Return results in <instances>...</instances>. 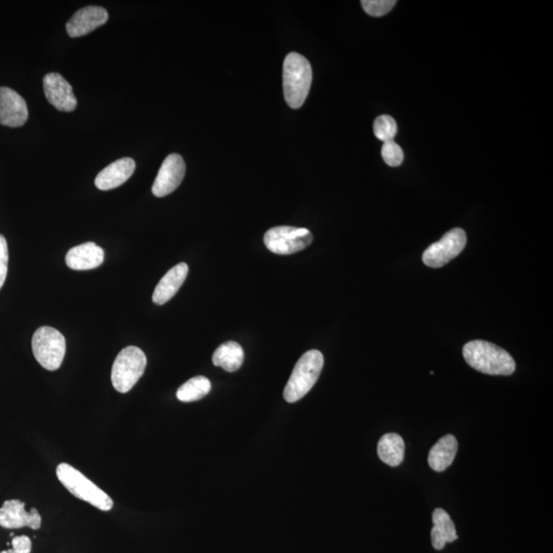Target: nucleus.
I'll return each instance as SVG.
<instances>
[{"instance_id":"obj_1","label":"nucleus","mask_w":553,"mask_h":553,"mask_svg":"<svg viewBox=\"0 0 553 553\" xmlns=\"http://www.w3.org/2000/svg\"><path fill=\"white\" fill-rule=\"evenodd\" d=\"M466 362L488 376H508L516 371V362L508 351L485 341L469 342L463 348Z\"/></svg>"},{"instance_id":"obj_2","label":"nucleus","mask_w":553,"mask_h":553,"mask_svg":"<svg viewBox=\"0 0 553 553\" xmlns=\"http://www.w3.org/2000/svg\"><path fill=\"white\" fill-rule=\"evenodd\" d=\"M312 79L310 62L300 54H288L283 64V91L290 108L302 107L308 98Z\"/></svg>"},{"instance_id":"obj_3","label":"nucleus","mask_w":553,"mask_h":553,"mask_svg":"<svg viewBox=\"0 0 553 553\" xmlns=\"http://www.w3.org/2000/svg\"><path fill=\"white\" fill-rule=\"evenodd\" d=\"M324 366L322 352L309 351L296 363L285 389V399L288 403H295L313 389L319 379Z\"/></svg>"},{"instance_id":"obj_4","label":"nucleus","mask_w":553,"mask_h":553,"mask_svg":"<svg viewBox=\"0 0 553 553\" xmlns=\"http://www.w3.org/2000/svg\"><path fill=\"white\" fill-rule=\"evenodd\" d=\"M57 476L62 485L78 499L103 511L112 509L111 497L70 465L61 463L57 467Z\"/></svg>"},{"instance_id":"obj_5","label":"nucleus","mask_w":553,"mask_h":553,"mask_svg":"<svg viewBox=\"0 0 553 553\" xmlns=\"http://www.w3.org/2000/svg\"><path fill=\"white\" fill-rule=\"evenodd\" d=\"M146 367L147 357L141 349H123L116 357L111 373L114 389L121 393L128 392L143 376Z\"/></svg>"},{"instance_id":"obj_6","label":"nucleus","mask_w":553,"mask_h":553,"mask_svg":"<svg viewBox=\"0 0 553 553\" xmlns=\"http://www.w3.org/2000/svg\"><path fill=\"white\" fill-rule=\"evenodd\" d=\"M32 351L37 361L45 369L58 370L66 354L65 337L53 327H40L33 334Z\"/></svg>"},{"instance_id":"obj_7","label":"nucleus","mask_w":553,"mask_h":553,"mask_svg":"<svg viewBox=\"0 0 553 553\" xmlns=\"http://www.w3.org/2000/svg\"><path fill=\"white\" fill-rule=\"evenodd\" d=\"M313 234L304 227L280 226L269 229L264 242L269 252L289 255L303 251L313 242Z\"/></svg>"},{"instance_id":"obj_8","label":"nucleus","mask_w":553,"mask_h":553,"mask_svg":"<svg viewBox=\"0 0 553 553\" xmlns=\"http://www.w3.org/2000/svg\"><path fill=\"white\" fill-rule=\"evenodd\" d=\"M467 238L465 230L460 227L447 232L438 242H434L423 255L425 265L438 268L444 267L462 252Z\"/></svg>"},{"instance_id":"obj_9","label":"nucleus","mask_w":553,"mask_h":553,"mask_svg":"<svg viewBox=\"0 0 553 553\" xmlns=\"http://www.w3.org/2000/svg\"><path fill=\"white\" fill-rule=\"evenodd\" d=\"M186 175L184 159L178 154H170L166 157L158 171L152 192L156 197L161 198L169 195L182 184Z\"/></svg>"},{"instance_id":"obj_10","label":"nucleus","mask_w":553,"mask_h":553,"mask_svg":"<svg viewBox=\"0 0 553 553\" xmlns=\"http://www.w3.org/2000/svg\"><path fill=\"white\" fill-rule=\"evenodd\" d=\"M0 527L4 529L28 527L38 530L41 527V516L37 508H32L28 513L22 501L8 500L4 503L3 508H0Z\"/></svg>"},{"instance_id":"obj_11","label":"nucleus","mask_w":553,"mask_h":553,"mask_svg":"<svg viewBox=\"0 0 553 553\" xmlns=\"http://www.w3.org/2000/svg\"><path fill=\"white\" fill-rule=\"evenodd\" d=\"M44 89L46 99L54 108L63 112H72L78 107L73 88L63 76L50 73L45 76Z\"/></svg>"},{"instance_id":"obj_12","label":"nucleus","mask_w":553,"mask_h":553,"mask_svg":"<svg viewBox=\"0 0 553 553\" xmlns=\"http://www.w3.org/2000/svg\"><path fill=\"white\" fill-rule=\"evenodd\" d=\"M28 107L25 100L9 87H0V124L10 128L24 126L28 120Z\"/></svg>"},{"instance_id":"obj_13","label":"nucleus","mask_w":553,"mask_h":553,"mask_svg":"<svg viewBox=\"0 0 553 553\" xmlns=\"http://www.w3.org/2000/svg\"><path fill=\"white\" fill-rule=\"evenodd\" d=\"M108 12L101 6H87L76 12L66 25L67 33L70 37H81L93 32L96 28L107 23Z\"/></svg>"},{"instance_id":"obj_14","label":"nucleus","mask_w":553,"mask_h":553,"mask_svg":"<svg viewBox=\"0 0 553 553\" xmlns=\"http://www.w3.org/2000/svg\"><path fill=\"white\" fill-rule=\"evenodd\" d=\"M136 170V162L131 158H121L103 169L95 177L96 188L102 191L119 188L128 182Z\"/></svg>"},{"instance_id":"obj_15","label":"nucleus","mask_w":553,"mask_h":553,"mask_svg":"<svg viewBox=\"0 0 553 553\" xmlns=\"http://www.w3.org/2000/svg\"><path fill=\"white\" fill-rule=\"evenodd\" d=\"M103 258L105 253L103 249L93 242H88L71 248L66 255V264L75 271H87L100 267Z\"/></svg>"},{"instance_id":"obj_16","label":"nucleus","mask_w":553,"mask_h":553,"mask_svg":"<svg viewBox=\"0 0 553 553\" xmlns=\"http://www.w3.org/2000/svg\"><path fill=\"white\" fill-rule=\"evenodd\" d=\"M188 273L189 267L185 262H181V264L170 268L161 282L158 283L154 290V303L158 304V306H162V304L169 301L184 285Z\"/></svg>"},{"instance_id":"obj_17","label":"nucleus","mask_w":553,"mask_h":553,"mask_svg":"<svg viewBox=\"0 0 553 553\" xmlns=\"http://www.w3.org/2000/svg\"><path fill=\"white\" fill-rule=\"evenodd\" d=\"M458 451V442L454 435L447 434L439 440L428 454V465L434 472H444L451 466Z\"/></svg>"},{"instance_id":"obj_18","label":"nucleus","mask_w":553,"mask_h":553,"mask_svg":"<svg viewBox=\"0 0 553 553\" xmlns=\"http://www.w3.org/2000/svg\"><path fill=\"white\" fill-rule=\"evenodd\" d=\"M433 527L432 530V544L434 549L442 550L447 543L458 541L456 528L450 516L442 508L434 509L433 514Z\"/></svg>"},{"instance_id":"obj_19","label":"nucleus","mask_w":553,"mask_h":553,"mask_svg":"<svg viewBox=\"0 0 553 553\" xmlns=\"http://www.w3.org/2000/svg\"><path fill=\"white\" fill-rule=\"evenodd\" d=\"M377 453L385 465L397 467L404 460V440L398 433H385L378 442Z\"/></svg>"},{"instance_id":"obj_20","label":"nucleus","mask_w":553,"mask_h":553,"mask_svg":"<svg viewBox=\"0 0 553 553\" xmlns=\"http://www.w3.org/2000/svg\"><path fill=\"white\" fill-rule=\"evenodd\" d=\"M212 362L227 372L237 371L244 362V351L236 342L225 343L214 351Z\"/></svg>"},{"instance_id":"obj_21","label":"nucleus","mask_w":553,"mask_h":553,"mask_svg":"<svg viewBox=\"0 0 553 553\" xmlns=\"http://www.w3.org/2000/svg\"><path fill=\"white\" fill-rule=\"evenodd\" d=\"M211 383L204 376L193 377L185 383L177 392V398L184 403L195 402L209 395Z\"/></svg>"},{"instance_id":"obj_22","label":"nucleus","mask_w":553,"mask_h":553,"mask_svg":"<svg viewBox=\"0 0 553 553\" xmlns=\"http://www.w3.org/2000/svg\"><path fill=\"white\" fill-rule=\"evenodd\" d=\"M373 130L378 140L384 143L393 141L398 131L397 122L389 115L379 116L375 121Z\"/></svg>"},{"instance_id":"obj_23","label":"nucleus","mask_w":553,"mask_h":553,"mask_svg":"<svg viewBox=\"0 0 553 553\" xmlns=\"http://www.w3.org/2000/svg\"><path fill=\"white\" fill-rule=\"evenodd\" d=\"M395 0H363L361 4L366 12L372 17H383L395 8Z\"/></svg>"},{"instance_id":"obj_24","label":"nucleus","mask_w":553,"mask_h":553,"mask_svg":"<svg viewBox=\"0 0 553 553\" xmlns=\"http://www.w3.org/2000/svg\"><path fill=\"white\" fill-rule=\"evenodd\" d=\"M382 155L384 162L391 166V168H397L404 161L403 150L395 141L384 143Z\"/></svg>"},{"instance_id":"obj_25","label":"nucleus","mask_w":553,"mask_h":553,"mask_svg":"<svg viewBox=\"0 0 553 553\" xmlns=\"http://www.w3.org/2000/svg\"><path fill=\"white\" fill-rule=\"evenodd\" d=\"M9 267V247L5 238L0 235V289L3 288Z\"/></svg>"},{"instance_id":"obj_26","label":"nucleus","mask_w":553,"mask_h":553,"mask_svg":"<svg viewBox=\"0 0 553 553\" xmlns=\"http://www.w3.org/2000/svg\"><path fill=\"white\" fill-rule=\"evenodd\" d=\"M12 548L2 553H31L32 543L29 537L17 536L12 541Z\"/></svg>"}]
</instances>
